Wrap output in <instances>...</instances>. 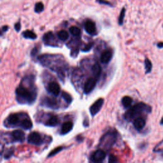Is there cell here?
<instances>
[{
  "label": "cell",
  "mask_w": 163,
  "mask_h": 163,
  "mask_svg": "<svg viewBox=\"0 0 163 163\" xmlns=\"http://www.w3.org/2000/svg\"><path fill=\"white\" fill-rule=\"evenodd\" d=\"M151 107L144 103H138L132 107H130L124 114L125 119L128 121H131L135 118L143 113L151 112Z\"/></svg>",
  "instance_id": "obj_1"
},
{
  "label": "cell",
  "mask_w": 163,
  "mask_h": 163,
  "mask_svg": "<svg viewBox=\"0 0 163 163\" xmlns=\"http://www.w3.org/2000/svg\"><path fill=\"white\" fill-rule=\"evenodd\" d=\"M117 138V132L115 130H110L101 137L99 140V147L108 150L113 147Z\"/></svg>",
  "instance_id": "obj_2"
},
{
  "label": "cell",
  "mask_w": 163,
  "mask_h": 163,
  "mask_svg": "<svg viewBox=\"0 0 163 163\" xmlns=\"http://www.w3.org/2000/svg\"><path fill=\"white\" fill-rule=\"evenodd\" d=\"M16 93L18 96H19L21 98H23L25 100L31 101V100L34 99L33 94L29 91L28 89L24 87V86H20L16 90Z\"/></svg>",
  "instance_id": "obj_3"
},
{
  "label": "cell",
  "mask_w": 163,
  "mask_h": 163,
  "mask_svg": "<svg viewBox=\"0 0 163 163\" xmlns=\"http://www.w3.org/2000/svg\"><path fill=\"white\" fill-rule=\"evenodd\" d=\"M106 157L105 150L99 149L94 152L91 156V161L92 163H103Z\"/></svg>",
  "instance_id": "obj_4"
},
{
  "label": "cell",
  "mask_w": 163,
  "mask_h": 163,
  "mask_svg": "<svg viewBox=\"0 0 163 163\" xmlns=\"http://www.w3.org/2000/svg\"><path fill=\"white\" fill-rule=\"evenodd\" d=\"M84 29L87 34L91 36H96L98 34L97 28L94 22L91 20H88L86 21L84 24Z\"/></svg>",
  "instance_id": "obj_5"
},
{
  "label": "cell",
  "mask_w": 163,
  "mask_h": 163,
  "mask_svg": "<svg viewBox=\"0 0 163 163\" xmlns=\"http://www.w3.org/2000/svg\"><path fill=\"white\" fill-rule=\"evenodd\" d=\"M104 104V99L103 98H99L92 104L90 107V113L92 117L95 116L103 107V105Z\"/></svg>",
  "instance_id": "obj_6"
},
{
  "label": "cell",
  "mask_w": 163,
  "mask_h": 163,
  "mask_svg": "<svg viewBox=\"0 0 163 163\" xmlns=\"http://www.w3.org/2000/svg\"><path fill=\"white\" fill-rule=\"evenodd\" d=\"M97 84V79L95 77H92L89 79L84 84V92L86 94L91 93L94 90V87Z\"/></svg>",
  "instance_id": "obj_7"
},
{
  "label": "cell",
  "mask_w": 163,
  "mask_h": 163,
  "mask_svg": "<svg viewBox=\"0 0 163 163\" xmlns=\"http://www.w3.org/2000/svg\"><path fill=\"white\" fill-rule=\"evenodd\" d=\"M28 142L35 145H40L42 143V138L41 135L37 132H33L29 134L28 138Z\"/></svg>",
  "instance_id": "obj_8"
},
{
  "label": "cell",
  "mask_w": 163,
  "mask_h": 163,
  "mask_svg": "<svg viewBox=\"0 0 163 163\" xmlns=\"http://www.w3.org/2000/svg\"><path fill=\"white\" fill-rule=\"evenodd\" d=\"M113 55V51L112 49H107L103 52L100 57L101 62L103 64H108L112 60Z\"/></svg>",
  "instance_id": "obj_9"
},
{
  "label": "cell",
  "mask_w": 163,
  "mask_h": 163,
  "mask_svg": "<svg viewBox=\"0 0 163 163\" xmlns=\"http://www.w3.org/2000/svg\"><path fill=\"white\" fill-rule=\"evenodd\" d=\"M43 40L46 45L52 46H54L56 45V40H55V36L53 34V33L50 31L45 33V34L43 35Z\"/></svg>",
  "instance_id": "obj_10"
},
{
  "label": "cell",
  "mask_w": 163,
  "mask_h": 163,
  "mask_svg": "<svg viewBox=\"0 0 163 163\" xmlns=\"http://www.w3.org/2000/svg\"><path fill=\"white\" fill-rule=\"evenodd\" d=\"M133 125H134V128L136 130H142L145 125V120L142 117H136L133 120Z\"/></svg>",
  "instance_id": "obj_11"
},
{
  "label": "cell",
  "mask_w": 163,
  "mask_h": 163,
  "mask_svg": "<svg viewBox=\"0 0 163 163\" xmlns=\"http://www.w3.org/2000/svg\"><path fill=\"white\" fill-rule=\"evenodd\" d=\"M48 90L52 94L55 96H57L61 92V88L59 85L55 82H52L49 84V87H48Z\"/></svg>",
  "instance_id": "obj_12"
},
{
  "label": "cell",
  "mask_w": 163,
  "mask_h": 163,
  "mask_svg": "<svg viewBox=\"0 0 163 163\" xmlns=\"http://www.w3.org/2000/svg\"><path fill=\"white\" fill-rule=\"evenodd\" d=\"M73 128V124L72 122H66L62 124L61 128V134L62 135H66L71 131Z\"/></svg>",
  "instance_id": "obj_13"
},
{
  "label": "cell",
  "mask_w": 163,
  "mask_h": 163,
  "mask_svg": "<svg viewBox=\"0 0 163 163\" xmlns=\"http://www.w3.org/2000/svg\"><path fill=\"white\" fill-rule=\"evenodd\" d=\"M92 74H93L94 77H95L96 79H98V78L99 77V76L101 75V73L102 72V69L101 66L98 63V62H96L92 66Z\"/></svg>",
  "instance_id": "obj_14"
},
{
  "label": "cell",
  "mask_w": 163,
  "mask_h": 163,
  "mask_svg": "<svg viewBox=\"0 0 163 163\" xmlns=\"http://www.w3.org/2000/svg\"><path fill=\"white\" fill-rule=\"evenodd\" d=\"M12 136L15 140L18 141V142H23L25 139L24 133L20 129H17V130L13 131Z\"/></svg>",
  "instance_id": "obj_15"
},
{
  "label": "cell",
  "mask_w": 163,
  "mask_h": 163,
  "mask_svg": "<svg viewBox=\"0 0 163 163\" xmlns=\"http://www.w3.org/2000/svg\"><path fill=\"white\" fill-rule=\"evenodd\" d=\"M132 103H133V99L132 98L130 97V96H125L122 99V104L125 108H130Z\"/></svg>",
  "instance_id": "obj_16"
},
{
  "label": "cell",
  "mask_w": 163,
  "mask_h": 163,
  "mask_svg": "<svg viewBox=\"0 0 163 163\" xmlns=\"http://www.w3.org/2000/svg\"><path fill=\"white\" fill-rule=\"evenodd\" d=\"M58 123H59V119L57 117L52 116H51L49 118V120H47V122H46V125H49V126L54 127V126H56V125L58 124Z\"/></svg>",
  "instance_id": "obj_17"
},
{
  "label": "cell",
  "mask_w": 163,
  "mask_h": 163,
  "mask_svg": "<svg viewBox=\"0 0 163 163\" xmlns=\"http://www.w3.org/2000/svg\"><path fill=\"white\" fill-rule=\"evenodd\" d=\"M46 105L51 108H57L58 105L56 100L54 98H47L45 99Z\"/></svg>",
  "instance_id": "obj_18"
},
{
  "label": "cell",
  "mask_w": 163,
  "mask_h": 163,
  "mask_svg": "<svg viewBox=\"0 0 163 163\" xmlns=\"http://www.w3.org/2000/svg\"><path fill=\"white\" fill-rule=\"evenodd\" d=\"M23 36L24 38L31 39V40H35L37 38V36L35 33L30 30H27L24 31L23 33Z\"/></svg>",
  "instance_id": "obj_19"
},
{
  "label": "cell",
  "mask_w": 163,
  "mask_h": 163,
  "mask_svg": "<svg viewBox=\"0 0 163 163\" xmlns=\"http://www.w3.org/2000/svg\"><path fill=\"white\" fill-rule=\"evenodd\" d=\"M69 32L72 36L74 37H76V38H80L81 35V30L80 29L76 26H72L69 28Z\"/></svg>",
  "instance_id": "obj_20"
},
{
  "label": "cell",
  "mask_w": 163,
  "mask_h": 163,
  "mask_svg": "<svg viewBox=\"0 0 163 163\" xmlns=\"http://www.w3.org/2000/svg\"><path fill=\"white\" fill-rule=\"evenodd\" d=\"M57 36L60 40L62 41V42H66L69 38V34L66 31L61 30L57 33Z\"/></svg>",
  "instance_id": "obj_21"
},
{
  "label": "cell",
  "mask_w": 163,
  "mask_h": 163,
  "mask_svg": "<svg viewBox=\"0 0 163 163\" xmlns=\"http://www.w3.org/2000/svg\"><path fill=\"white\" fill-rule=\"evenodd\" d=\"M18 121H19V118L17 114L10 115L8 118L9 123L11 125H16L18 123Z\"/></svg>",
  "instance_id": "obj_22"
},
{
  "label": "cell",
  "mask_w": 163,
  "mask_h": 163,
  "mask_svg": "<svg viewBox=\"0 0 163 163\" xmlns=\"http://www.w3.org/2000/svg\"><path fill=\"white\" fill-rule=\"evenodd\" d=\"M125 12H126V10H125V9L124 7V8H122V9L121 10V12L119 15V17H118V23L119 26H122L124 24V19L125 17Z\"/></svg>",
  "instance_id": "obj_23"
},
{
  "label": "cell",
  "mask_w": 163,
  "mask_h": 163,
  "mask_svg": "<svg viewBox=\"0 0 163 163\" xmlns=\"http://www.w3.org/2000/svg\"><path fill=\"white\" fill-rule=\"evenodd\" d=\"M145 73H149L152 72V62L149 60V59H145Z\"/></svg>",
  "instance_id": "obj_24"
},
{
  "label": "cell",
  "mask_w": 163,
  "mask_h": 163,
  "mask_svg": "<svg viewBox=\"0 0 163 163\" xmlns=\"http://www.w3.org/2000/svg\"><path fill=\"white\" fill-rule=\"evenodd\" d=\"M22 126L25 129H30L33 127L32 122L29 119H24L22 122Z\"/></svg>",
  "instance_id": "obj_25"
},
{
  "label": "cell",
  "mask_w": 163,
  "mask_h": 163,
  "mask_svg": "<svg viewBox=\"0 0 163 163\" xmlns=\"http://www.w3.org/2000/svg\"><path fill=\"white\" fill-rule=\"evenodd\" d=\"M62 97L63 98V99H64V101L68 103V104H70L73 101L72 97L69 94L67 93L66 92H62Z\"/></svg>",
  "instance_id": "obj_26"
},
{
  "label": "cell",
  "mask_w": 163,
  "mask_h": 163,
  "mask_svg": "<svg viewBox=\"0 0 163 163\" xmlns=\"http://www.w3.org/2000/svg\"><path fill=\"white\" fill-rule=\"evenodd\" d=\"M44 10V5L43 4V3L39 2L37 3L35 6V12L36 13H41Z\"/></svg>",
  "instance_id": "obj_27"
},
{
  "label": "cell",
  "mask_w": 163,
  "mask_h": 163,
  "mask_svg": "<svg viewBox=\"0 0 163 163\" xmlns=\"http://www.w3.org/2000/svg\"><path fill=\"white\" fill-rule=\"evenodd\" d=\"M64 149V147H58L57 148H55V149H54L49 154V157H52L54 156V155H56L57 154H58L59 152H60Z\"/></svg>",
  "instance_id": "obj_28"
},
{
  "label": "cell",
  "mask_w": 163,
  "mask_h": 163,
  "mask_svg": "<svg viewBox=\"0 0 163 163\" xmlns=\"http://www.w3.org/2000/svg\"><path fill=\"white\" fill-rule=\"evenodd\" d=\"M94 46V43L93 42H91V43H89L87 45H86L84 46V48L82 49V52H87L90 51L92 48Z\"/></svg>",
  "instance_id": "obj_29"
},
{
  "label": "cell",
  "mask_w": 163,
  "mask_h": 163,
  "mask_svg": "<svg viewBox=\"0 0 163 163\" xmlns=\"http://www.w3.org/2000/svg\"><path fill=\"white\" fill-rule=\"evenodd\" d=\"M96 3H99L100 5H106L110 7H113V5L112 3H110V1H107V0H96Z\"/></svg>",
  "instance_id": "obj_30"
},
{
  "label": "cell",
  "mask_w": 163,
  "mask_h": 163,
  "mask_svg": "<svg viewBox=\"0 0 163 163\" xmlns=\"http://www.w3.org/2000/svg\"><path fill=\"white\" fill-rule=\"evenodd\" d=\"M118 158L114 155H110L108 159V163H118Z\"/></svg>",
  "instance_id": "obj_31"
},
{
  "label": "cell",
  "mask_w": 163,
  "mask_h": 163,
  "mask_svg": "<svg viewBox=\"0 0 163 163\" xmlns=\"http://www.w3.org/2000/svg\"><path fill=\"white\" fill-rule=\"evenodd\" d=\"M9 28V26H3L1 28H0V36H2L5 32L8 31Z\"/></svg>",
  "instance_id": "obj_32"
},
{
  "label": "cell",
  "mask_w": 163,
  "mask_h": 163,
  "mask_svg": "<svg viewBox=\"0 0 163 163\" xmlns=\"http://www.w3.org/2000/svg\"><path fill=\"white\" fill-rule=\"evenodd\" d=\"M14 28H15V29H16L17 32L19 31L21 28V25L20 22H18V23H17L16 24H15Z\"/></svg>",
  "instance_id": "obj_33"
},
{
  "label": "cell",
  "mask_w": 163,
  "mask_h": 163,
  "mask_svg": "<svg viewBox=\"0 0 163 163\" xmlns=\"http://www.w3.org/2000/svg\"><path fill=\"white\" fill-rule=\"evenodd\" d=\"M157 47L159 48V49H162V48H163V42H159L157 44Z\"/></svg>",
  "instance_id": "obj_34"
},
{
  "label": "cell",
  "mask_w": 163,
  "mask_h": 163,
  "mask_svg": "<svg viewBox=\"0 0 163 163\" xmlns=\"http://www.w3.org/2000/svg\"><path fill=\"white\" fill-rule=\"evenodd\" d=\"M37 52H38V50H37V48L35 47V49L32 50V52H31V54H32V55H35V54H36Z\"/></svg>",
  "instance_id": "obj_35"
},
{
  "label": "cell",
  "mask_w": 163,
  "mask_h": 163,
  "mask_svg": "<svg viewBox=\"0 0 163 163\" xmlns=\"http://www.w3.org/2000/svg\"><path fill=\"white\" fill-rule=\"evenodd\" d=\"M160 124H161V125H163V117L161 118V120Z\"/></svg>",
  "instance_id": "obj_36"
}]
</instances>
